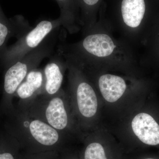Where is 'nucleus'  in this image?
<instances>
[{
    "label": "nucleus",
    "instance_id": "obj_4",
    "mask_svg": "<svg viewBox=\"0 0 159 159\" xmlns=\"http://www.w3.org/2000/svg\"><path fill=\"white\" fill-rule=\"evenodd\" d=\"M82 45L88 53L99 57L110 55L116 47L111 39L105 34L89 35L83 40Z\"/></svg>",
    "mask_w": 159,
    "mask_h": 159
},
{
    "label": "nucleus",
    "instance_id": "obj_13",
    "mask_svg": "<svg viewBox=\"0 0 159 159\" xmlns=\"http://www.w3.org/2000/svg\"><path fill=\"white\" fill-rule=\"evenodd\" d=\"M1 14L0 12V51L4 48L11 32V26Z\"/></svg>",
    "mask_w": 159,
    "mask_h": 159
},
{
    "label": "nucleus",
    "instance_id": "obj_3",
    "mask_svg": "<svg viewBox=\"0 0 159 159\" xmlns=\"http://www.w3.org/2000/svg\"><path fill=\"white\" fill-rule=\"evenodd\" d=\"M63 55L57 48V52L50 57V61L44 69V75L45 77V89L50 95L57 93L61 87L63 80L62 68L64 66Z\"/></svg>",
    "mask_w": 159,
    "mask_h": 159
},
{
    "label": "nucleus",
    "instance_id": "obj_14",
    "mask_svg": "<svg viewBox=\"0 0 159 159\" xmlns=\"http://www.w3.org/2000/svg\"><path fill=\"white\" fill-rule=\"evenodd\" d=\"M0 159H14L13 156L9 152L0 153Z\"/></svg>",
    "mask_w": 159,
    "mask_h": 159
},
{
    "label": "nucleus",
    "instance_id": "obj_6",
    "mask_svg": "<svg viewBox=\"0 0 159 159\" xmlns=\"http://www.w3.org/2000/svg\"><path fill=\"white\" fill-rule=\"evenodd\" d=\"M77 96L80 113L87 118L94 116L97 111L98 102L92 87L87 83H80L77 87Z\"/></svg>",
    "mask_w": 159,
    "mask_h": 159
},
{
    "label": "nucleus",
    "instance_id": "obj_5",
    "mask_svg": "<svg viewBox=\"0 0 159 159\" xmlns=\"http://www.w3.org/2000/svg\"><path fill=\"white\" fill-rule=\"evenodd\" d=\"M99 89L102 97L109 102H116L121 97L126 89L125 80L121 77L105 74L99 78Z\"/></svg>",
    "mask_w": 159,
    "mask_h": 159
},
{
    "label": "nucleus",
    "instance_id": "obj_9",
    "mask_svg": "<svg viewBox=\"0 0 159 159\" xmlns=\"http://www.w3.org/2000/svg\"><path fill=\"white\" fill-rule=\"evenodd\" d=\"M29 129L32 137L42 145H54L59 139V134L54 127L40 120L32 121Z\"/></svg>",
    "mask_w": 159,
    "mask_h": 159
},
{
    "label": "nucleus",
    "instance_id": "obj_15",
    "mask_svg": "<svg viewBox=\"0 0 159 159\" xmlns=\"http://www.w3.org/2000/svg\"><path fill=\"white\" fill-rule=\"evenodd\" d=\"M83 2L88 6H93L98 2L99 0H82Z\"/></svg>",
    "mask_w": 159,
    "mask_h": 159
},
{
    "label": "nucleus",
    "instance_id": "obj_2",
    "mask_svg": "<svg viewBox=\"0 0 159 159\" xmlns=\"http://www.w3.org/2000/svg\"><path fill=\"white\" fill-rule=\"evenodd\" d=\"M132 128L140 141L147 145L159 144V125L151 116L141 113L133 119Z\"/></svg>",
    "mask_w": 159,
    "mask_h": 159
},
{
    "label": "nucleus",
    "instance_id": "obj_11",
    "mask_svg": "<svg viewBox=\"0 0 159 159\" xmlns=\"http://www.w3.org/2000/svg\"><path fill=\"white\" fill-rule=\"evenodd\" d=\"M84 159H107L104 148L101 144L92 143L87 146L84 153Z\"/></svg>",
    "mask_w": 159,
    "mask_h": 159
},
{
    "label": "nucleus",
    "instance_id": "obj_7",
    "mask_svg": "<svg viewBox=\"0 0 159 159\" xmlns=\"http://www.w3.org/2000/svg\"><path fill=\"white\" fill-rule=\"evenodd\" d=\"M121 11L125 24L131 28H136L141 24L145 14V1L123 0Z\"/></svg>",
    "mask_w": 159,
    "mask_h": 159
},
{
    "label": "nucleus",
    "instance_id": "obj_1",
    "mask_svg": "<svg viewBox=\"0 0 159 159\" xmlns=\"http://www.w3.org/2000/svg\"><path fill=\"white\" fill-rule=\"evenodd\" d=\"M62 25V21L59 17L55 20H41L20 38L14 47L6 53L5 60L11 65L14 63L38 48L51 33L60 28Z\"/></svg>",
    "mask_w": 159,
    "mask_h": 159
},
{
    "label": "nucleus",
    "instance_id": "obj_8",
    "mask_svg": "<svg viewBox=\"0 0 159 159\" xmlns=\"http://www.w3.org/2000/svg\"><path fill=\"white\" fill-rule=\"evenodd\" d=\"M49 124L56 129H64L67 125L68 117L62 99L55 97L51 99L46 111Z\"/></svg>",
    "mask_w": 159,
    "mask_h": 159
},
{
    "label": "nucleus",
    "instance_id": "obj_12",
    "mask_svg": "<svg viewBox=\"0 0 159 159\" xmlns=\"http://www.w3.org/2000/svg\"><path fill=\"white\" fill-rule=\"evenodd\" d=\"M59 6L60 10V18L62 21V25L68 28L70 25V0H56Z\"/></svg>",
    "mask_w": 159,
    "mask_h": 159
},
{
    "label": "nucleus",
    "instance_id": "obj_16",
    "mask_svg": "<svg viewBox=\"0 0 159 159\" xmlns=\"http://www.w3.org/2000/svg\"><path fill=\"white\" fill-rule=\"evenodd\" d=\"M150 159V158H149V159Z\"/></svg>",
    "mask_w": 159,
    "mask_h": 159
},
{
    "label": "nucleus",
    "instance_id": "obj_10",
    "mask_svg": "<svg viewBox=\"0 0 159 159\" xmlns=\"http://www.w3.org/2000/svg\"><path fill=\"white\" fill-rule=\"evenodd\" d=\"M43 74L39 70L33 69L30 71L17 89L19 97L27 99L39 89L43 83Z\"/></svg>",
    "mask_w": 159,
    "mask_h": 159
}]
</instances>
